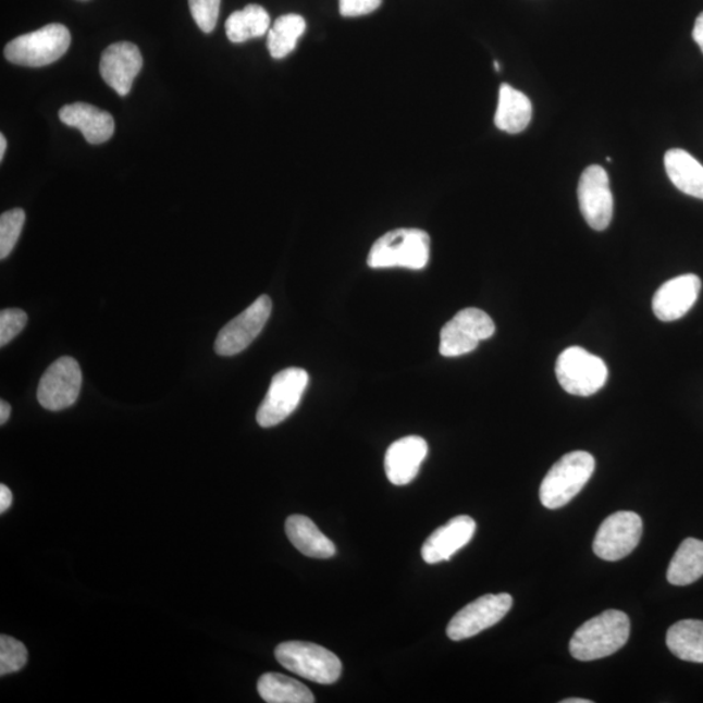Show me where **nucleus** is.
I'll list each match as a JSON object with an SVG mask.
<instances>
[{
	"instance_id": "1",
	"label": "nucleus",
	"mask_w": 703,
	"mask_h": 703,
	"mask_svg": "<svg viewBox=\"0 0 703 703\" xmlns=\"http://www.w3.org/2000/svg\"><path fill=\"white\" fill-rule=\"evenodd\" d=\"M631 633L627 614L608 609L577 629L569 642L574 658L590 662L606 658L626 645Z\"/></svg>"
},
{
	"instance_id": "2",
	"label": "nucleus",
	"mask_w": 703,
	"mask_h": 703,
	"mask_svg": "<svg viewBox=\"0 0 703 703\" xmlns=\"http://www.w3.org/2000/svg\"><path fill=\"white\" fill-rule=\"evenodd\" d=\"M594 470V457L585 451L564 455L541 483L540 499L543 507L558 509L567 506L585 488Z\"/></svg>"
},
{
	"instance_id": "3",
	"label": "nucleus",
	"mask_w": 703,
	"mask_h": 703,
	"mask_svg": "<svg viewBox=\"0 0 703 703\" xmlns=\"http://www.w3.org/2000/svg\"><path fill=\"white\" fill-rule=\"evenodd\" d=\"M430 258V236L419 229H399L378 238L368 256L371 269L422 270Z\"/></svg>"
},
{
	"instance_id": "4",
	"label": "nucleus",
	"mask_w": 703,
	"mask_h": 703,
	"mask_svg": "<svg viewBox=\"0 0 703 703\" xmlns=\"http://www.w3.org/2000/svg\"><path fill=\"white\" fill-rule=\"evenodd\" d=\"M70 45V30L62 24H49L12 39L5 46L4 55L13 64L38 69L59 61Z\"/></svg>"
},
{
	"instance_id": "5",
	"label": "nucleus",
	"mask_w": 703,
	"mask_h": 703,
	"mask_svg": "<svg viewBox=\"0 0 703 703\" xmlns=\"http://www.w3.org/2000/svg\"><path fill=\"white\" fill-rule=\"evenodd\" d=\"M276 661L288 671L317 684H335L342 675V662L323 646L311 642H283L275 649Z\"/></svg>"
},
{
	"instance_id": "6",
	"label": "nucleus",
	"mask_w": 703,
	"mask_h": 703,
	"mask_svg": "<svg viewBox=\"0 0 703 703\" xmlns=\"http://www.w3.org/2000/svg\"><path fill=\"white\" fill-rule=\"evenodd\" d=\"M555 373L568 394L592 396L605 386L608 369L599 356L581 347H570L559 355Z\"/></svg>"
},
{
	"instance_id": "7",
	"label": "nucleus",
	"mask_w": 703,
	"mask_h": 703,
	"mask_svg": "<svg viewBox=\"0 0 703 703\" xmlns=\"http://www.w3.org/2000/svg\"><path fill=\"white\" fill-rule=\"evenodd\" d=\"M309 384L307 370L288 368L275 374L267 396L258 408L257 422L273 428L295 412Z\"/></svg>"
},
{
	"instance_id": "8",
	"label": "nucleus",
	"mask_w": 703,
	"mask_h": 703,
	"mask_svg": "<svg viewBox=\"0 0 703 703\" xmlns=\"http://www.w3.org/2000/svg\"><path fill=\"white\" fill-rule=\"evenodd\" d=\"M495 334V324L485 311L477 308L462 309L441 331L440 351L444 357L470 354L480 342Z\"/></svg>"
},
{
	"instance_id": "9",
	"label": "nucleus",
	"mask_w": 703,
	"mask_h": 703,
	"mask_svg": "<svg viewBox=\"0 0 703 703\" xmlns=\"http://www.w3.org/2000/svg\"><path fill=\"white\" fill-rule=\"evenodd\" d=\"M641 517L629 510H619L601 523L595 534L593 550L606 562L625 559L639 546L642 536Z\"/></svg>"
},
{
	"instance_id": "10",
	"label": "nucleus",
	"mask_w": 703,
	"mask_h": 703,
	"mask_svg": "<svg viewBox=\"0 0 703 703\" xmlns=\"http://www.w3.org/2000/svg\"><path fill=\"white\" fill-rule=\"evenodd\" d=\"M82 383V369L75 358L70 356L58 358L39 381L38 402L52 412L70 408L78 399Z\"/></svg>"
},
{
	"instance_id": "11",
	"label": "nucleus",
	"mask_w": 703,
	"mask_h": 703,
	"mask_svg": "<svg viewBox=\"0 0 703 703\" xmlns=\"http://www.w3.org/2000/svg\"><path fill=\"white\" fill-rule=\"evenodd\" d=\"M513 603V596L507 593L482 595L454 616L447 636L453 641H461L486 631L509 613Z\"/></svg>"
},
{
	"instance_id": "12",
	"label": "nucleus",
	"mask_w": 703,
	"mask_h": 703,
	"mask_svg": "<svg viewBox=\"0 0 703 703\" xmlns=\"http://www.w3.org/2000/svg\"><path fill=\"white\" fill-rule=\"evenodd\" d=\"M271 310V298L268 295L258 297L249 308L219 331L214 346L217 354L230 357L247 349L267 326Z\"/></svg>"
},
{
	"instance_id": "13",
	"label": "nucleus",
	"mask_w": 703,
	"mask_h": 703,
	"mask_svg": "<svg viewBox=\"0 0 703 703\" xmlns=\"http://www.w3.org/2000/svg\"><path fill=\"white\" fill-rule=\"evenodd\" d=\"M577 196L582 217L590 227L606 230L614 215V197L606 170L599 164L589 165L580 177Z\"/></svg>"
},
{
	"instance_id": "14",
	"label": "nucleus",
	"mask_w": 703,
	"mask_h": 703,
	"mask_svg": "<svg viewBox=\"0 0 703 703\" xmlns=\"http://www.w3.org/2000/svg\"><path fill=\"white\" fill-rule=\"evenodd\" d=\"M143 55L135 44L118 42L103 51L99 71L119 96L125 97L143 69Z\"/></svg>"
},
{
	"instance_id": "15",
	"label": "nucleus",
	"mask_w": 703,
	"mask_h": 703,
	"mask_svg": "<svg viewBox=\"0 0 703 703\" xmlns=\"http://www.w3.org/2000/svg\"><path fill=\"white\" fill-rule=\"evenodd\" d=\"M701 291L698 275L686 274L666 282L656 291L653 311L663 322L678 321L692 309Z\"/></svg>"
},
{
	"instance_id": "16",
	"label": "nucleus",
	"mask_w": 703,
	"mask_h": 703,
	"mask_svg": "<svg viewBox=\"0 0 703 703\" xmlns=\"http://www.w3.org/2000/svg\"><path fill=\"white\" fill-rule=\"evenodd\" d=\"M477 523L467 515L456 516L446 526L437 528L423 543L422 559L428 564L448 562L472 541Z\"/></svg>"
},
{
	"instance_id": "17",
	"label": "nucleus",
	"mask_w": 703,
	"mask_h": 703,
	"mask_svg": "<svg viewBox=\"0 0 703 703\" xmlns=\"http://www.w3.org/2000/svg\"><path fill=\"white\" fill-rule=\"evenodd\" d=\"M428 443L421 436L409 435L394 442L384 457V470L395 486L412 482L428 456Z\"/></svg>"
},
{
	"instance_id": "18",
	"label": "nucleus",
	"mask_w": 703,
	"mask_h": 703,
	"mask_svg": "<svg viewBox=\"0 0 703 703\" xmlns=\"http://www.w3.org/2000/svg\"><path fill=\"white\" fill-rule=\"evenodd\" d=\"M59 118L70 127H75L92 145L109 141L115 131L114 118L109 112L99 110L89 103H72L59 111Z\"/></svg>"
},
{
	"instance_id": "19",
	"label": "nucleus",
	"mask_w": 703,
	"mask_h": 703,
	"mask_svg": "<svg viewBox=\"0 0 703 703\" xmlns=\"http://www.w3.org/2000/svg\"><path fill=\"white\" fill-rule=\"evenodd\" d=\"M285 533L292 545L309 558L330 559L336 554L333 541L329 540L307 516H289L285 521Z\"/></svg>"
},
{
	"instance_id": "20",
	"label": "nucleus",
	"mask_w": 703,
	"mask_h": 703,
	"mask_svg": "<svg viewBox=\"0 0 703 703\" xmlns=\"http://www.w3.org/2000/svg\"><path fill=\"white\" fill-rule=\"evenodd\" d=\"M533 108L522 91L508 84H502L499 101L495 112V125L507 134H520L532 121Z\"/></svg>"
},
{
	"instance_id": "21",
	"label": "nucleus",
	"mask_w": 703,
	"mask_h": 703,
	"mask_svg": "<svg viewBox=\"0 0 703 703\" xmlns=\"http://www.w3.org/2000/svg\"><path fill=\"white\" fill-rule=\"evenodd\" d=\"M665 168L676 188L703 200V165L698 159L686 150L671 149L666 152Z\"/></svg>"
},
{
	"instance_id": "22",
	"label": "nucleus",
	"mask_w": 703,
	"mask_h": 703,
	"mask_svg": "<svg viewBox=\"0 0 703 703\" xmlns=\"http://www.w3.org/2000/svg\"><path fill=\"white\" fill-rule=\"evenodd\" d=\"M703 576V541L687 539L675 553L667 570V580L676 587H687Z\"/></svg>"
},
{
	"instance_id": "23",
	"label": "nucleus",
	"mask_w": 703,
	"mask_h": 703,
	"mask_svg": "<svg viewBox=\"0 0 703 703\" xmlns=\"http://www.w3.org/2000/svg\"><path fill=\"white\" fill-rule=\"evenodd\" d=\"M258 693L269 703H313L314 694L303 682L282 674H264L258 680Z\"/></svg>"
},
{
	"instance_id": "24",
	"label": "nucleus",
	"mask_w": 703,
	"mask_h": 703,
	"mask_svg": "<svg viewBox=\"0 0 703 703\" xmlns=\"http://www.w3.org/2000/svg\"><path fill=\"white\" fill-rule=\"evenodd\" d=\"M667 646L681 661L703 663V621L681 620L668 629Z\"/></svg>"
},
{
	"instance_id": "25",
	"label": "nucleus",
	"mask_w": 703,
	"mask_h": 703,
	"mask_svg": "<svg viewBox=\"0 0 703 703\" xmlns=\"http://www.w3.org/2000/svg\"><path fill=\"white\" fill-rule=\"evenodd\" d=\"M270 30V16L263 7L249 4L242 11L231 13L225 22V33L231 42L243 44L250 38L267 35Z\"/></svg>"
},
{
	"instance_id": "26",
	"label": "nucleus",
	"mask_w": 703,
	"mask_h": 703,
	"mask_svg": "<svg viewBox=\"0 0 703 703\" xmlns=\"http://www.w3.org/2000/svg\"><path fill=\"white\" fill-rule=\"evenodd\" d=\"M307 29V23L300 15L289 13L276 18L273 28L269 30L268 48L271 57L282 59L296 49L298 38Z\"/></svg>"
},
{
	"instance_id": "27",
	"label": "nucleus",
	"mask_w": 703,
	"mask_h": 703,
	"mask_svg": "<svg viewBox=\"0 0 703 703\" xmlns=\"http://www.w3.org/2000/svg\"><path fill=\"white\" fill-rule=\"evenodd\" d=\"M25 223V211L12 209L0 217V260H5L12 254L18 242Z\"/></svg>"
},
{
	"instance_id": "28",
	"label": "nucleus",
	"mask_w": 703,
	"mask_h": 703,
	"mask_svg": "<svg viewBox=\"0 0 703 703\" xmlns=\"http://www.w3.org/2000/svg\"><path fill=\"white\" fill-rule=\"evenodd\" d=\"M28 662V650L23 642L10 636L0 637V675L20 671Z\"/></svg>"
},
{
	"instance_id": "29",
	"label": "nucleus",
	"mask_w": 703,
	"mask_h": 703,
	"mask_svg": "<svg viewBox=\"0 0 703 703\" xmlns=\"http://www.w3.org/2000/svg\"><path fill=\"white\" fill-rule=\"evenodd\" d=\"M192 16L203 33L215 29L221 0H189Z\"/></svg>"
},
{
	"instance_id": "30",
	"label": "nucleus",
	"mask_w": 703,
	"mask_h": 703,
	"mask_svg": "<svg viewBox=\"0 0 703 703\" xmlns=\"http://www.w3.org/2000/svg\"><path fill=\"white\" fill-rule=\"evenodd\" d=\"M28 323V316L22 309H4L0 311V346L15 340Z\"/></svg>"
},
{
	"instance_id": "31",
	"label": "nucleus",
	"mask_w": 703,
	"mask_h": 703,
	"mask_svg": "<svg viewBox=\"0 0 703 703\" xmlns=\"http://www.w3.org/2000/svg\"><path fill=\"white\" fill-rule=\"evenodd\" d=\"M383 0H340V11L344 17L369 15L380 9Z\"/></svg>"
},
{
	"instance_id": "32",
	"label": "nucleus",
	"mask_w": 703,
	"mask_h": 703,
	"mask_svg": "<svg viewBox=\"0 0 703 703\" xmlns=\"http://www.w3.org/2000/svg\"><path fill=\"white\" fill-rule=\"evenodd\" d=\"M12 493L5 485H0V514H4L11 507Z\"/></svg>"
},
{
	"instance_id": "33",
	"label": "nucleus",
	"mask_w": 703,
	"mask_h": 703,
	"mask_svg": "<svg viewBox=\"0 0 703 703\" xmlns=\"http://www.w3.org/2000/svg\"><path fill=\"white\" fill-rule=\"evenodd\" d=\"M693 39L694 42L700 46V49L703 54V12L700 13L698 20H695L693 28Z\"/></svg>"
},
{
	"instance_id": "34",
	"label": "nucleus",
	"mask_w": 703,
	"mask_h": 703,
	"mask_svg": "<svg viewBox=\"0 0 703 703\" xmlns=\"http://www.w3.org/2000/svg\"><path fill=\"white\" fill-rule=\"evenodd\" d=\"M11 416V406L9 403L0 402V423L4 424Z\"/></svg>"
},
{
	"instance_id": "35",
	"label": "nucleus",
	"mask_w": 703,
	"mask_h": 703,
	"mask_svg": "<svg viewBox=\"0 0 703 703\" xmlns=\"http://www.w3.org/2000/svg\"><path fill=\"white\" fill-rule=\"evenodd\" d=\"M7 149V140L4 135H0V161H3Z\"/></svg>"
},
{
	"instance_id": "36",
	"label": "nucleus",
	"mask_w": 703,
	"mask_h": 703,
	"mask_svg": "<svg viewBox=\"0 0 703 703\" xmlns=\"http://www.w3.org/2000/svg\"><path fill=\"white\" fill-rule=\"evenodd\" d=\"M593 701L583 700V699H568L564 700L563 703H592Z\"/></svg>"
},
{
	"instance_id": "37",
	"label": "nucleus",
	"mask_w": 703,
	"mask_h": 703,
	"mask_svg": "<svg viewBox=\"0 0 703 703\" xmlns=\"http://www.w3.org/2000/svg\"><path fill=\"white\" fill-rule=\"evenodd\" d=\"M494 67H495V71H497V72L501 71V64L499 63L494 62Z\"/></svg>"
}]
</instances>
